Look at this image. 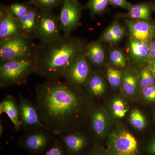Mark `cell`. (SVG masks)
I'll return each mask as SVG.
<instances>
[{"label":"cell","instance_id":"7","mask_svg":"<svg viewBox=\"0 0 155 155\" xmlns=\"http://www.w3.org/2000/svg\"><path fill=\"white\" fill-rule=\"evenodd\" d=\"M63 36L59 17L51 11H39L38 25L35 38L41 43H46Z\"/></svg>","mask_w":155,"mask_h":155},{"label":"cell","instance_id":"29","mask_svg":"<svg viewBox=\"0 0 155 155\" xmlns=\"http://www.w3.org/2000/svg\"><path fill=\"white\" fill-rule=\"evenodd\" d=\"M42 155H67L65 150L59 139L55 138L49 148Z\"/></svg>","mask_w":155,"mask_h":155},{"label":"cell","instance_id":"33","mask_svg":"<svg viewBox=\"0 0 155 155\" xmlns=\"http://www.w3.org/2000/svg\"><path fill=\"white\" fill-rule=\"evenodd\" d=\"M100 40L101 41H106L110 43H116L114 35L108 28L102 34Z\"/></svg>","mask_w":155,"mask_h":155},{"label":"cell","instance_id":"6","mask_svg":"<svg viewBox=\"0 0 155 155\" xmlns=\"http://www.w3.org/2000/svg\"><path fill=\"white\" fill-rule=\"evenodd\" d=\"M90 75V67L84 49L74 56L62 78L70 85L79 87L85 86Z\"/></svg>","mask_w":155,"mask_h":155},{"label":"cell","instance_id":"3","mask_svg":"<svg viewBox=\"0 0 155 155\" xmlns=\"http://www.w3.org/2000/svg\"><path fill=\"white\" fill-rule=\"evenodd\" d=\"M35 72L34 58L0 63V87L5 88L25 83L28 76Z\"/></svg>","mask_w":155,"mask_h":155},{"label":"cell","instance_id":"28","mask_svg":"<svg viewBox=\"0 0 155 155\" xmlns=\"http://www.w3.org/2000/svg\"><path fill=\"white\" fill-rule=\"evenodd\" d=\"M111 108L114 116L118 118H123L128 111L125 103L120 98H116L114 100Z\"/></svg>","mask_w":155,"mask_h":155},{"label":"cell","instance_id":"27","mask_svg":"<svg viewBox=\"0 0 155 155\" xmlns=\"http://www.w3.org/2000/svg\"><path fill=\"white\" fill-rule=\"evenodd\" d=\"M107 76L109 83L113 87H118L122 85L123 76L120 70L110 67L107 71Z\"/></svg>","mask_w":155,"mask_h":155},{"label":"cell","instance_id":"4","mask_svg":"<svg viewBox=\"0 0 155 155\" xmlns=\"http://www.w3.org/2000/svg\"><path fill=\"white\" fill-rule=\"evenodd\" d=\"M36 45L33 39L23 36L0 43V63L35 58Z\"/></svg>","mask_w":155,"mask_h":155},{"label":"cell","instance_id":"16","mask_svg":"<svg viewBox=\"0 0 155 155\" xmlns=\"http://www.w3.org/2000/svg\"><path fill=\"white\" fill-rule=\"evenodd\" d=\"M108 123L107 116L102 109H94L91 113V129L93 134L98 138H103L105 136L107 131Z\"/></svg>","mask_w":155,"mask_h":155},{"label":"cell","instance_id":"24","mask_svg":"<svg viewBox=\"0 0 155 155\" xmlns=\"http://www.w3.org/2000/svg\"><path fill=\"white\" fill-rule=\"evenodd\" d=\"M129 121L131 126L137 130H143L146 125L145 117L141 112L137 109H134L131 111Z\"/></svg>","mask_w":155,"mask_h":155},{"label":"cell","instance_id":"17","mask_svg":"<svg viewBox=\"0 0 155 155\" xmlns=\"http://www.w3.org/2000/svg\"><path fill=\"white\" fill-rule=\"evenodd\" d=\"M150 42L142 41L130 38L129 52L137 63L147 62L149 53Z\"/></svg>","mask_w":155,"mask_h":155},{"label":"cell","instance_id":"11","mask_svg":"<svg viewBox=\"0 0 155 155\" xmlns=\"http://www.w3.org/2000/svg\"><path fill=\"white\" fill-rule=\"evenodd\" d=\"M17 20L9 13L7 7L0 10V43L23 36Z\"/></svg>","mask_w":155,"mask_h":155},{"label":"cell","instance_id":"13","mask_svg":"<svg viewBox=\"0 0 155 155\" xmlns=\"http://www.w3.org/2000/svg\"><path fill=\"white\" fill-rule=\"evenodd\" d=\"M126 22L130 38L147 42H150L154 38L155 25L149 21L131 19Z\"/></svg>","mask_w":155,"mask_h":155},{"label":"cell","instance_id":"10","mask_svg":"<svg viewBox=\"0 0 155 155\" xmlns=\"http://www.w3.org/2000/svg\"><path fill=\"white\" fill-rule=\"evenodd\" d=\"M18 104L21 128L25 132L38 129H46L40 119L35 104L20 94Z\"/></svg>","mask_w":155,"mask_h":155},{"label":"cell","instance_id":"36","mask_svg":"<svg viewBox=\"0 0 155 155\" xmlns=\"http://www.w3.org/2000/svg\"><path fill=\"white\" fill-rule=\"evenodd\" d=\"M85 155H107L105 150L102 149L97 146H96L93 148L89 152Z\"/></svg>","mask_w":155,"mask_h":155},{"label":"cell","instance_id":"15","mask_svg":"<svg viewBox=\"0 0 155 155\" xmlns=\"http://www.w3.org/2000/svg\"><path fill=\"white\" fill-rule=\"evenodd\" d=\"M14 96H7L0 103V114L5 113L13 123L15 130L21 128L19 104Z\"/></svg>","mask_w":155,"mask_h":155},{"label":"cell","instance_id":"22","mask_svg":"<svg viewBox=\"0 0 155 155\" xmlns=\"http://www.w3.org/2000/svg\"><path fill=\"white\" fill-rule=\"evenodd\" d=\"M64 0H28L25 3L35 7L39 11H51L60 5Z\"/></svg>","mask_w":155,"mask_h":155},{"label":"cell","instance_id":"1","mask_svg":"<svg viewBox=\"0 0 155 155\" xmlns=\"http://www.w3.org/2000/svg\"><path fill=\"white\" fill-rule=\"evenodd\" d=\"M78 88L60 79L36 87L35 105L42 123L52 134L75 131L84 104Z\"/></svg>","mask_w":155,"mask_h":155},{"label":"cell","instance_id":"25","mask_svg":"<svg viewBox=\"0 0 155 155\" xmlns=\"http://www.w3.org/2000/svg\"><path fill=\"white\" fill-rule=\"evenodd\" d=\"M110 3V0H88L85 6L91 14H99L103 13Z\"/></svg>","mask_w":155,"mask_h":155},{"label":"cell","instance_id":"37","mask_svg":"<svg viewBox=\"0 0 155 155\" xmlns=\"http://www.w3.org/2000/svg\"><path fill=\"white\" fill-rule=\"evenodd\" d=\"M148 149L151 154L155 155V138L151 142L149 145Z\"/></svg>","mask_w":155,"mask_h":155},{"label":"cell","instance_id":"39","mask_svg":"<svg viewBox=\"0 0 155 155\" xmlns=\"http://www.w3.org/2000/svg\"><path fill=\"white\" fill-rule=\"evenodd\" d=\"M3 132H4V128H3L2 124L1 123V124H0V135L1 136L2 135Z\"/></svg>","mask_w":155,"mask_h":155},{"label":"cell","instance_id":"8","mask_svg":"<svg viewBox=\"0 0 155 155\" xmlns=\"http://www.w3.org/2000/svg\"><path fill=\"white\" fill-rule=\"evenodd\" d=\"M51 134L45 129L25 132L18 140V145L31 154H41L48 148L52 141Z\"/></svg>","mask_w":155,"mask_h":155},{"label":"cell","instance_id":"40","mask_svg":"<svg viewBox=\"0 0 155 155\" xmlns=\"http://www.w3.org/2000/svg\"><path fill=\"white\" fill-rule=\"evenodd\" d=\"M154 118H155V116H154Z\"/></svg>","mask_w":155,"mask_h":155},{"label":"cell","instance_id":"12","mask_svg":"<svg viewBox=\"0 0 155 155\" xmlns=\"http://www.w3.org/2000/svg\"><path fill=\"white\" fill-rule=\"evenodd\" d=\"M67 155H78L87 147L88 140L83 134L71 131L59 135Z\"/></svg>","mask_w":155,"mask_h":155},{"label":"cell","instance_id":"32","mask_svg":"<svg viewBox=\"0 0 155 155\" xmlns=\"http://www.w3.org/2000/svg\"><path fill=\"white\" fill-rule=\"evenodd\" d=\"M108 28L114 35L116 42L119 41L123 37L124 34V29L118 23L115 22L111 25Z\"/></svg>","mask_w":155,"mask_h":155},{"label":"cell","instance_id":"20","mask_svg":"<svg viewBox=\"0 0 155 155\" xmlns=\"http://www.w3.org/2000/svg\"><path fill=\"white\" fill-rule=\"evenodd\" d=\"M85 86L87 91L95 97L101 96L104 93L106 89L104 81L97 73L91 74Z\"/></svg>","mask_w":155,"mask_h":155},{"label":"cell","instance_id":"9","mask_svg":"<svg viewBox=\"0 0 155 155\" xmlns=\"http://www.w3.org/2000/svg\"><path fill=\"white\" fill-rule=\"evenodd\" d=\"M81 10L78 0H64L59 17L64 36L71 35L77 27L81 17Z\"/></svg>","mask_w":155,"mask_h":155},{"label":"cell","instance_id":"26","mask_svg":"<svg viewBox=\"0 0 155 155\" xmlns=\"http://www.w3.org/2000/svg\"><path fill=\"white\" fill-rule=\"evenodd\" d=\"M139 83L141 88L155 84V77L148 66L143 68L140 73Z\"/></svg>","mask_w":155,"mask_h":155},{"label":"cell","instance_id":"30","mask_svg":"<svg viewBox=\"0 0 155 155\" xmlns=\"http://www.w3.org/2000/svg\"><path fill=\"white\" fill-rule=\"evenodd\" d=\"M110 59L112 64L117 67L122 68L126 66L125 57L122 52L119 50L114 49L111 51Z\"/></svg>","mask_w":155,"mask_h":155},{"label":"cell","instance_id":"23","mask_svg":"<svg viewBox=\"0 0 155 155\" xmlns=\"http://www.w3.org/2000/svg\"><path fill=\"white\" fill-rule=\"evenodd\" d=\"M32 6L25 3H12L7 7L9 13L16 19H19L26 15L30 11Z\"/></svg>","mask_w":155,"mask_h":155},{"label":"cell","instance_id":"2","mask_svg":"<svg viewBox=\"0 0 155 155\" xmlns=\"http://www.w3.org/2000/svg\"><path fill=\"white\" fill-rule=\"evenodd\" d=\"M82 42L70 35L36 45L35 73L47 80H59L74 56L84 49Z\"/></svg>","mask_w":155,"mask_h":155},{"label":"cell","instance_id":"34","mask_svg":"<svg viewBox=\"0 0 155 155\" xmlns=\"http://www.w3.org/2000/svg\"><path fill=\"white\" fill-rule=\"evenodd\" d=\"M110 3L116 7H120L128 10L131 5L126 0H110Z\"/></svg>","mask_w":155,"mask_h":155},{"label":"cell","instance_id":"19","mask_svg":"<svg viewBox=\"0 0 155 155\" xmlns=\"http://www.w3.org/2000/svg\"><path fill=\"white\" fill-rule=\"evenodd\" d=\"M128 11L126 17L132 20L149 21L150 19L151 10L146 3L131 5Z\"/></svg>","mask_w":155,"mask_h":155},{"label":"cell","instance_id":"18","mask_svg":"<svg viewBox=\"0 0 155 155\" xmlns=\"http://www.w3.org/2000/svg\"><path fill=\"white\" fill-rule=\"evenodd\" d=\"M85 55L88 61L96 66L103 64L105 60V53L102 45L99 42L92 43L84 48Z\"/></svg>","mask_w":155,"mask_h":155},{"label":"cell","instance_id":"31","mask_svg":"<svg viewBox=\"0 0 155 155\" xmlns=\"http://www.w3.org/2000/svg\"><path fill=\"white\" fill-rule=\"evenodd\" d=\"M141 93L145 99L151 102H155V84L143 88Z\"/></svg>","mask_w":155,"mask_h":155},{"label":"cell","instance_id":"21","mask_svg":"<svg viewBox=\"0 0 155 155\" xmlns=\"http://www.w3.org/2000/svg\"><path fill=\"white\" fill-rule=\"evenodd\" d=\"M122 85V90L126 95L129 97L134 96L138 87L137 76L132 71H127L123 76Z\"/></svg>","mask_w":155,"mask_h":155},{"label":"cell","instance_id":"38","mask_svg":"<svg viewBox=\"0 0 155 155\" xmlns=\"http://www.w3.org/2000/svg\"><path fill=\"white\" fill-rule=\"evenodd\" d=\"M148 64H149L148 67L155 77V59L150 61Z\"/></svg>","mask_w":155,"mask_h":155},{"label":"cell","instance_id":"5","mask_svg":"<svg viewBox=\"0 0 155 155\" xmlns=\"http://www.w3.org/2000/svg\"><path fill=\"white\" fill-rule=\"evenodd\" d=\"M106 151L107 155H139L136 139L127 129L121 127L110 134Z\"/></svg>","mask_w":155,"mask_h":155},{"label":"cell","instance_id":"14","mask_svg":"<svg viewBox=\"0 0 155 155\" xmlns=\"http://www.w3.org/2000/svg\"><path fill=\"white\" fill-rule=\"evenodd\" d=\"M38 9L32 6L26 15L17 19L20 30L24 36L35 38L38 25Z\"/></svg>","mask_w":155,"mask_h":155},{"label":"cell","instance_id":"35","mask_svg":"<svg viewBox=\"0 0 155 155\" xmlns=\"http://www.w3.org/2000/svg\"><path fill=\"white\" fill-rule=\"evenodd\" d=\"M155 59V39L153 38L150 44L149 53L147 63H149Z\"/></svg>","mask_w":155,"mask_h":155}]
</instances>
